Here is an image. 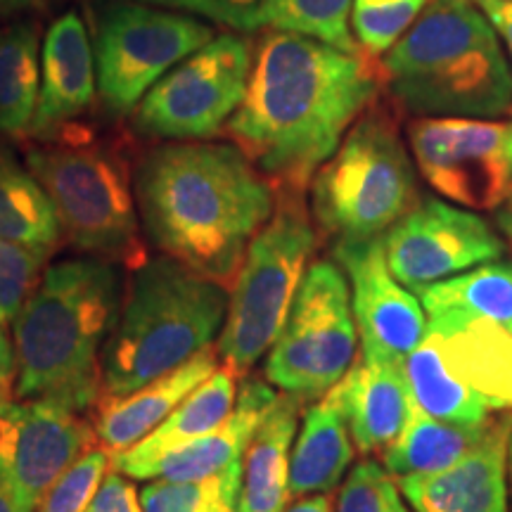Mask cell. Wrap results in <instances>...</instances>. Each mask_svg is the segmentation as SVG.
Returning a JSON list of instances; mask_svg holds the SVG:
<instances>
[{"mask_svg":"<svg viewBox=\"0 0 512 512\" xmlns=\"http://www.w3.org/2000/svg\"><path fill=\"white\" fill-rule=\"evenodd\" d=\"M0 512H27L22 505H19V501L15 498V494H12V489L3 479V475H0Z\"/></svg>","mask_w":512,"mask_h":512,"instance_id":"42","label":"cell"},{"mask_svg":"<svg viewBox=\"0 0 512 512\" xmlns=\"http://www.w3.org/2000/svg\"><path fill=\"white\" fill-rule=\"evenodd\" d=\"M351 441L361 456H380L394 444L411 411L401 366L380 361H354L335 387Z\"/></svg>","mask_w":512,"mask_h":512,"instance_id":"19","label":"cell"},{"mask_svg":"<svg viewBox=\"0 0 512 512\" xmlns=\"http://www.w3.org/2000/svg\"><path fill=\"white\" fill-rule=\"evenodd\" d=\"M238 392V375L230 368H216L207 380L197 384L178 403L174 411L169 413V418L155 432L147 434L143 441L126 448V451L112 453L114 470L124 472L131 479H140L145 467L162 456V453L190 444V441L219 427L233 413Z\"/></svg>","mask_w":512,"mask_h":512,"instance_id":"22","label":"cell"},{"mask_svg":"<svg viewBox=\"0 0 512 512\" xmlns=\"http://www.w3.org/2000/svg\"><path fill=\"white\" fill-rule=\"evenodd\" d=\"M254 46L238 31L216 34L159 79L133 110L143 136L209 140L226 128L245 98Z\"/></svg>","mask_w":512,"mask_h":512,"instance_id":"11","label":"cell"},{"mask_svg":"<svg viewBox=\"0 0 512 512\" xmlns=\"http://www.w3.org/2000/svg\"><path fill=\"white\" fill-rule=\"evenodd\" d=\"M356 349L347 275L335 261H313L283 330L268 349L266 380L299 401H318L354 366Z\"/></svg>","mask_w":512,"mask_h":512,"instance_id":"9","label":"cell"},{"mask_svg":"<svg viewBox=\"0 0 512 512\" xmlns=\"http://www.w3.org/2000/svg\"><path fill=\"white\" fill-rule=\"evenodd\" d=\"M197 15L238 34H249L264 27V0H200Z\"/></svg>","mask_w":512,"mask_h":512,"instance_id":"35","label":"cell"},{"mask_svg":"<svg viewBox=\"0 0 512 512\" xmlns=\"http://www.w3.org/2000/svg\"><path fill=\"white\" fill-rule=\"evenodd\" d=\"M228 287L171 256L131 268L117 325L102 351V394L121 396L181 368L219 339Z\"/></svg>","mask_w":512,"mask_h":512,"instance_id":"5","label":"cell"},{"mask_svg":"<svg viewBox=\"0 0 512 512\" xmlns=\"http://www.w3.org/2000/svg\"><path fill=\"white\" fill-rule=\"evenodd\" d=\"M219 368V351L204 349L181 368L121 396H100L95 403V439L107 451L119 453L136 446L157 430L169 413L197 384Z\"/></svg>","mask_w":512,"mask_h":512,"instance_id":"18","label":"cell"},{"mask_svg":"<svg viewBox=\"0 0 512 512\" xmlns=\"http://www.w3.org/2000/svg\"><path fill=\"white\" fill-rule=\"evenodd\" d=\"M380 88L375 57L271 29L256 43L245 98L226 131L275 188L304 190Z\"/></svg>","mask_w":512,"mask_h":512,"instance_id":"1","label":"cell"},{"mask_svg":"<svg viewBox=\"0 0 512 512\" xmlns=\"http://www.w3.org/2000/svg\"><path fill=\"white\" fill-rule=\"evenodd\" d=\"M98 93L95 53L79 12L69 10L50 24L41 46V91L29 136L53 138L91 110Z\"/></svg>","mask_w":512,"mask_h":512,"instance_id":"17","label":"cell"},{"mask_svg":"<svg viewBox=\"0 0 512 512\" xmlns=\"http://www.w3.org/2000/svg\"><path fill=\"white\" fill-rule=\"evenodd\" d=\"M408 150L425 183L472 211H496L512 192V119L418 117Z\"/></svg>","mask_w":512,"mask_h":512,"instance_id":"12","label":"cell"},{"mask_svg":"<svg viewBox=\"0 0 512 512\" xmlns=\"http://www.w3.org/2000/svg\"><path fill=\"white\" fill-rule=\"evenodd\" d=\"M316 245L318 230L304 204V190L278 188L271 219L249 242L230 285L216 349L223 366L238 377L247 375L278 339Z\"/></svg>","mask_w":512,"mask_h":512,"instance_id":"8","label":"cell"},{"mask_svg":"<svg viewBox=\"0 0 512 512\" xmlns=\"http://www.w3.org/2000/svg\"><path fill=\"white\" fill-rule=\"evenodd\" d=\"M95 430L60 403L8 399L0 403V475L27 512L69 465L93 448Z\"/></svg>","mask_w":512,"mask_h":512,"instance_id":"14","label":"cell"},{"mask_svg":"<svg viewBox=\"0 0 512 512\" xmlns=\"http://www.w3.org/2000/svg\"><path fill=\"white\" fill-rule=\"evenodd\" d=\"M112 465V451L105 446L88 448L83 456L62 472L50 486L36 512H83Z\"/></svg>","mask_w":512,"mask_h":512,"instance_id":"34","label":"cell"},{"mask_svg":"<svg viewBox=\"0 0 512 512\" xmlns=\"http://www.w3.org/2000/svg\"><path fill=\"white\" fill-rule=\"evenodd\" d=\"M60 219L62 235L83 254L124 268L147 259L136 192L126 159L91 138H48L24 155Z\"/></svg>","mask_w":512,"mask_h":512,"instance_id":"7","label":"cell"},{"mask_svg":"<svg viewBox=\"0 0 512 512\" xmlns=\"http://www.w3.org/2000/svg\"><path fill=\"white\" fill-rule=\"evenodd\" d=\"M214 36L211 24L183 12L140 0L110 5L98 19L93 43L105 110L117 117L131 114L169 69Z\"/></svg>","mask_w":512,"mask_h":512,"instance_id":"10","label":"cell"},{"mask_svg":"<svg viewBox=\"0 0 512 512\" xmlns=\"http://www.w3.org/2000/svg\"><path fill=\"white\" fill-rule=\"evenodd\" d=\"M140 228L159 252L223 287L271 219L278 188L235 143L169 140L133 176Z\"/></svg>","mask_w":512,"mask_h":512,"instance_id":"2","label":"cell"},{"mask_svg":"<svg viewBox=\"0 0 512 512\" xmlns=\"http://www.w3.org/2000/svg\"><path fill=\"white\" fill-rule=\"evenodd\" d=\"M382 245L389 271L415 292L505 254V240L489 221L437 197H420L382 235Z\"/></svg>","mask_w":512,"mask_h":512,"instance_id":"13","label":"cell"},{"mask_svg":"<svg viewBox=\"0 0 512 512\" xmlns=\"http://www.w3.org/2000/svg\"><path fill=\"white\" fill-rule=\"evenodd\" d=\"M496 223L501 228V233H505V238L512 242V192L508 200L496 209Z\"/></svg>","mask_w":512,"mask_h":512,"instance_id":"41","label":"cell"},{"mask_svg":"<svg viewBox=\"0 0 512 512\" xmlns=\"http://www.w3.org/2000/svg\"><path fill=\"white\" fill-rule=\"evenodd\" d=\"M124 266L72 256L46 266L12 320L15 396L83 413L102 394V351L124 299Z\"/></svg>","mask_w":512,"mask_h":512,"instance_id":"3","label":"cell"},{"mask_svg":"<svg viewBox=\"0 0 512 512\" xmlns=\"http://www.w3.org/2000/svg\"><path fill=\"white\" fill-rule=\"evenodd\" d=\"M140 3L159 5V8H169V10L195 12V15H197V8H200V0H140Z\"/></svg>","mask_w":512,"mask_h":512,"instance_id":"43","label":"cell"},{"mask_svg":"<svg viewBox=\"0 0 512 512\" xmlns=\"http://www.w3.org/2000/svg\"><path fill=\"white\" fill-rule=\"evenodd\" d=\"M401 373L411 403L432 418L477 422L491 415L482 396L451 368L441 351L439 337L430 330L418 347L403 358Z\"/></svg>","mask_w":512,"mask_h":512,"instance_id":"27","label":"cell"},{"mask_svg":"<svg viewBox=\"0 0 512 512\" xmlns=\"http://www.w3.org/2000/svg\"><path fill=\"white\" fill-rule=\"evenodd\" d=\"M242 460L202 479H155L140 491L143 512H238Z\"/></svg>","mask_w":512,"mask_h":512,"instance_id":"30","label":"cell"},{"mask_svg":"<svg viewBox=\"0 0 512 512\" xmlns=\"http://www.w3.org/2000/svg\"><path fill=\"white\" fill-rule=\"evenodd\" d=\"M347 420L335 389L320 396L304 411L302 432L294 437L290 456V498L330 494L347 475L354 460Z\"/></svg>","mask_w":512,"mask_h":512,"instance_id":"24","label":"cell"},{"mask_svg":"<svg viewBox=\"0 0 512 512\" xmlns=\"http://www.w3.org/2000/svg\"><path fill=\"white\" fill-rule=\"evenodd\" d=\"M508 503H510V512H512V434H510V444H508Z\"/></svg>","mask_w":512,"mask_h":512,"instance_id":"44","label":"cell"},{"mask_svg":"<svg viewBox=\"0 0 512 512\" xmlns=\"http://www.w3.org/2000/svg\"><path fill=\"white\" fill-rule=\"evenodd\" d=\"M15 394V349L8 330L0 328V403Z\"/></svg>","mask_w":512,"mask_h":512,"instance_id":"38","label":"cell"},{"mask_svg":"<svg viewBox=\"0 0 512 512\" xmlns=\"http://www.w3.org/2000/svg\"><path fill=\"white\" fill-rule=\"evenodd\" d=\"M50 249L0 240V328L12 323L46 271Z\"/></svg>","mask_w":512,"mask_h":512,"instance_id":"32","label":"cell"},{"mask_svg":"<svg viewBox=\"0 0 512 512\" xmlns=\"http://www.w3.org/2000/svg\"><path fill=\"white\" fill-rule=\"evenodd\" d=\"M496 415H486L484 420H441L432 418L411 403L408 420L392 446L382 453L384 470L394 479L413 475H432L456 465L460 458L484 441L491 432Z\"/></svg>","mask_w":512,"mask_h":512,"instance_id":"25","label":"cell"},{"mask_svg":"<svg viewBox=\"0 0 512 512\" xmlns=\"http://www.w3.org/2000/svg\"><path fill=\"white\" fill-rule=\"evenodd\" d=\"M512 413L498 418L484 441L446 470L396 479L413 512H510L508 444Z\"/></svg>","mask_w":512,"mask_h":512,"instance_id":"16","label":"cell"},{"mask_svg":"<svg viewBox=\"0 0 512 512\" xmlns=\"http://www.w3.org/2000/svg\"><path fill=\"white\" fill-rule=\"evenodd\" d=\"M382 86L418 117L494 119L512 110V67L475 0H427L380 57Z\"/></svg>","mask_w":512,"mask_h":512,"instance_id":"4","label":"cell"},{"mask_svg":"<svg viewBox=\"0 0 512 512\" xmlns=\"http://www.w3.org/2000/svg\"><path fill=\"white\" fill-rule=\"evenodd\" d=\"M62 226L48 192L27 162L0 143V240L53 249L62 242Z\"/></svg>","mask_w":512,"mask_h":512,"instance_id":"28","label":"cell"},{"mask_svg":"<svg viewBox=\"0 0 512 512\" xmlns=\"http://www.w3.org/2000/svg\"><path fill=\"white\" fill-rule=\"evenodd\" d=\"M335 512H413V508L380 463L361 460L344 479Z\"/></svg>","mask_w":512,"mask_h":512,"instance_id":"33","label":"cell"},{"mask_svg":"<svg viewBox=\"0 0 512 512\" xmlns=\"http://www.w3.org/2000/svg\"><path fill=\"white\" fill-rule=\"evenodd\" d=\"M278 396L280 392L271 382L259 380V377H247L240 384L233 413L219 427L190 441V444L162 453L145 467L140 479H174V482L202 479L238 463L254 430L266 418V413L271 411Z\"/></svg>","mask_w":512,"mask_h":512,"instance_id":"20","label":"cell"},{"mask_svg":"<svg viewBox=\"0 0 512 512\" xmlns=\"http://www.w3.org/2000/svg\"><path fill=\"white\" fill-rule=\"evenodd\" d=\"M41 3H46V0H0V17L19 15V12L36 8Z\"/></svg>","mask_w":512,"mask_h":512,"instance_id":"40","label":"cell"},{"mask_svg":"<svg viewBox=\"0 0 512 512\" xmlns=\"http://www.w3.org/2000/svg\"><path fill=\"white\" fill-rule=\"evenodd\" d=\"M354 0H264V27L358 53L351 34Z\"/></svg>","mask_w":512,"mask_h":512,"instance_id":"31","label":"cell"},{"mask_svg":"<svg viewBox=\"0 0 512 512\" xmlns=\"http://www.w3.org/2000/svg\"><path fill=\"white\" fill-rule=\"evenodd\" d=\"M475 3L484 10V15L491 19L498 36H501L512 67V0H475Z\"/></svg>","mask_w":512,"mask_h":512,"instance_id":"37","label":"cell"},{"mask_svg":"<svg viewBox=\"0 0 512 512\" xmlns=\"http://www.w3.org/2000/svg\"><path fill=\"white\" fill-rule=\"evenodd\" d=\"M83 512H143L140 491L124 472H110L102 479L93 501Z\"/></svg>","mask_w":512,"mask_h":512,"instance_id":"36","label":"cell"},{"mask_svg":"<svg viewBox=\"0 0 512 512\" xmlns=\"http://www.w3.org/2000/svg\"><path fill=\"white\" fill-rule=\"evenodd\" d=\"M434 335L446 361L482 396L486 408L512 413V330L477 320Z\"/></svg>","mask_w":512,"mask_h":512,"instance_id":"26","label":"cell"},{"mask_svg":"<svg viewBox=\"0 0 512 512\" xmlns=\"http://www.w3.org/2000/svg\"><path fill=\"white\" fill-rule=\"evenodd\" d=\"M41 46L34 22L0 27V136H29L41 91Z\"/></svg>","mask_w":512,"mask_h":512,"instance_id":"29","label":"cell"},{"mask_svg":"<svg viewBox=\"0 0 512 512\" xmlns=\"http://www.w3.org/2000/svg\"><path fill=\"white\" fill-rule=\"evenodd\" d=\"M285 512H335L330 494H311L294 498L292 505H287Z\"/></svg>","mask_w":512,"mask_h":512,"instance_id":"39","label":"cell"},{"mask_svg":"<svg viewBox=\"0 0 512 512\" xmlns=\"http://www.w3.org/2000/svg\"><path fill=\"white\" fill-rule=\"evenodd\" d=\"M332 256L349 280L363 358L401 366L425 337L427 316L418 297L389 271L382 238L337 242Z\"/></svg>","mask_w":512,"mask_h":512,"instance_id":"15","label":"cell"},{"mask_svg":"<svg viewBox=\"0 0 512 512\" xmlns=\"http://www.w3.org/2000/svg\"><path fill=\"white\" fill-rule=\"evenodd\" d=\"M418 294L427 330L444 332L477 320L512 330V261H486L475 271L422 287Z\"/></svg>","mask_w":512,"mask_h":512,"instance_id":"23","label":"cell"},{"mask_svg":"<svg viewBox=\"0 0 512 512\" xmlns=\"http://www.w3.org/2000/svg\"><path fill=\"white\" fill-rule=\"evenodd\" d=\"M420 200L399 119L377 98L311 178V219L337 242L382 238Z\"/></svg>","mask_w":512,"mask_h":512,"instance_id":"6","label":"cell"},{"mask_svg":"<svg viewBox=\"0 0 512 512\" xmlns=\"http://www.w3.org/2000/svg\"><path fill=\"white\" fill-rule=\"evenodd\" d=\"M302 403L283 392L254 430L242 453L238 512H285L290 503V456Z\"/></svg>","mask_w":512,"mask_h":512,"instance_id":"21","label":"cell"}]
</instances>
